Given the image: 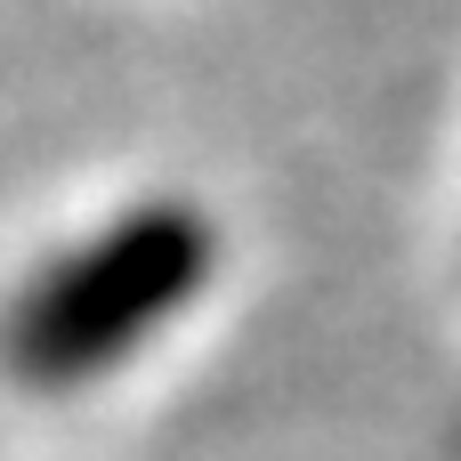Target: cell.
<instances>
[{"label": "cell", "mask_w": 461, "mask_h": 461, "mask_svg": "<svg viewBox=\"0 0 461 461\" xmlns=\"http://www.w3.org/2000/svg\"><path fill=\"white\" fill-rule=\"evenodd\" d=\"M219 259V235L194 203H146L122 227L89 235L57 259L8 316V365L41 389L89 381L97 365L130 357L154 324H170Z\"/></svg>", "instance_id": "6da1fadb"}]
</instances>
